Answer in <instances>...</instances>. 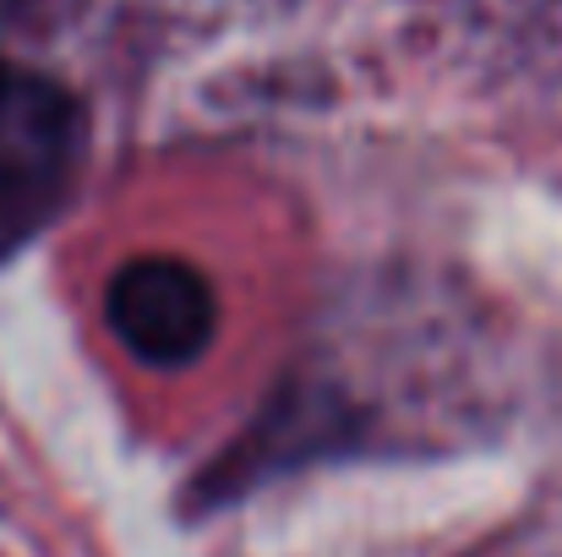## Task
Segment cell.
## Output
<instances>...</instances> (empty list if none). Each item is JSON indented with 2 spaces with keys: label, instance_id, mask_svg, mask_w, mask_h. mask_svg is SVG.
Instances as JSON below:
<instances>
[{
  "label": "cell",
  "instance_id": "1",
  "mask_svg": "<svg viewBox=\"0 0 562 557\" xmlns=\"http://www.w3.org/2000/svg\"><path fill=\"white\" fill-rule=\"evenodd\" d=\"M82 143V104L60 82L0 60V263L60 213Z\"/></svg>",
  "mask_w": 562,
  "mask_h": 557
},
{
  "label": "cell",
  "instance_id": "2",
  "mask_svg": "<svg viewBox=\"0 0 562 557\" xmlns=\"http://www.w3.org/2000/svg\"><path fill=\"white\" fill-rule=\"evenodd\" d=\"M104 318L115 339L159 371H181L202 361L218 334L213 285L181 257H132L104 296Z\"/></svg>",
  "mask_w": 562,
  "mask_h": 557
}]
</instances>
